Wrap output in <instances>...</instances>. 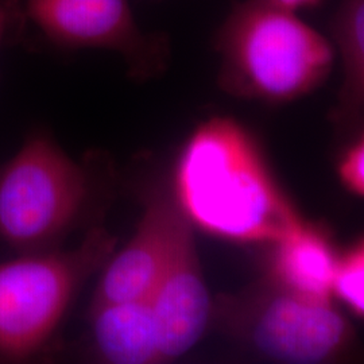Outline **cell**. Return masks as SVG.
<instances>
[{
	"mask_svg": "<svg viewBox=\"0 0 364 364\" xmlns=\"http://www.w3.org/2000/svg\"><path fill=\"white\" fill-rule=\"evenodd\" d=\"M176 195L193 227L231 242L274 245L306 224L234 117H209L189 135L176 168Z\"/></svg>",
	"mask_w": 364,
	"mask_h": 364,
	"instance_id": "6da1fadb",
	"label": "cell"
},
{
	"mask_svg": "<svg viewBox=\"0 0 364 364\" xmlns=\"http://www.w3.org/2000/svg\"><path fill=\"white\" fill-rule=\"evenodd\" d=\"M212 43L219 57L221 91L264 105L309 96L336 65L326 34L270 0L235 3Z\"/></svg>",
	"mask_w": 364,
	"mask_h": 364,
	"instance_id": "7a4b0ae2",
	"label": "cell"
},
{
	"mask_svg": "<svg viewBox=\"0 0 364 364\" xmlns=\"http://www.w3.org/2000/svg\"><path fill=\"white\" fill-rule=\"evenodd\" d=\"M115 247L117 239L96 227L73 250L23 254L0 263V353L18 360L37 353L60 326L78 287Z\"/></svg>",
	"mask_w": 364,
	"mask_h": 364,
	"instance_id": "3957f363",
	"label": "cell"
},
{
	"mask_svg": "<svg viewBox=\"0 0 364 364\" xmlns=\"http://www.w3.org/2000/svg\"><path fill=\"white\" fill-rule=\"evenodd\" d=\"M91 195L88 171L45 134H34L0 170V237L23 254L52 250Z\"/></svg>",
	"mask_w": 364,
	"mask_h": 364,
	"instance_id": "277c9868",
	"label": "cell"
},
{
	"mask_svg": "<svg viewBox=\"0 0 364 364\" xmlns=\"http://www.w3.org/2000/svg\"><path fill=\"white\" fill-rule=\"evenodd\" d=\"M213 314L248 348L278 362H338L355 344L350 321L331 301L302 297L274 282L223 297L213 304Z\"/></svg>",
	"mask_w": 364,
	"mask_h": 364,
	"instance_id": "5b68a950",
	"label": "cell"
},
{
	"mask_svg": "<svg viewBox=\"0 0 364 364\" xmlns=\"http://www.w3.org/2000/svg\"><path fill=\"white\" fill-rule=\"evenodd\" d=\"M27 11L54 45L117 53L131 77H156L169 64L168 36L144 31L129 0H27Z\"/></svg>",
	"mask_w": 364,
	"mask_h": 364,
	"instance_id": "8992f818",
	"label": "cell"
},
{
	"mask_svg": "<svg viewBox=\"0 0 364 364\" xmlns=\"http://www.w3.org/2000/svg\"><path fill=\"white\" fill-rule=\"evenodd\" d=\"M150 302L162 363L191 351L210 323L213 302L203 277L193 225L186 216L150 294Z\"/></svg>",
	"mask_w": 364,
	"mask_h": 364,
	"instance_id": "52a82bcc",
	"label": "cell"
},
{
	"mask_svg": "<svg viewBox=\"0 0 364 364\" xmlns=\"http://www.w3.org/2000/svg\"><path fill=\"white\" fill-rule=\"evenodd\" d=\"M183 219L177 203L150 198L130 242L107 260L91 308L150 297Z\"/></svg>",
	"mask_w": 364,
	"mask_h": 364,
	"instance_id": "ba28073f",
	"label": "cell"
},
{
	"mask_svg": "<svg viewBox=\"0 0 364 364\" xmlns=\"http://www.w3.org/2000/svg\"><path fill=\"white\" fill-rule=\"evenodd\" d=\"M97 358L111 364L162 363L150 297L91 308Z\"/></svg>",
	"mask_w": 364,
	"mask_h": 364,
	"instance_id": "9c48e42d",
	"label": "cell"
},
{
	"mask_svg": "<svg viewBox=\"0 0 364 364\" xmlns=\"http://www.w3.org/2000/svg\"><path fill=\"white\" fill-rule=\"evenodd\" d=\"M273 282L302 297L331 301L336 252L326 235L305 224L274 243Z\"/></svg>",
	"mask_w": 364,
	"mask_h": 364,
	"instance_id": "30bf717a",
	"label": "cell"
},
{
	"mask_svg": "<svg viewBox=\"0 0 364 364\" xmlns=\"http://www.w3.org/2000/svg\"><path fill=\"white\" fill-rule=\"evenodd\" d=\"M326 36L341 69L332 122L340 129H355L364 111V0H338Z\"/></svg>",
	"mask_w": 364,
	"mask_h": 364,
	"instance_id": "8fae6325",
	"label": "cell"
},
{
	"mask_svg": "<svg viewBox=\"0 0 364 364\" xmlns=\"http://www.w3.org/2000/svg\"><path fill=\"white\" fill-rule=\"evenodd\" d=\"M332 294H335L356 317L364 314V242L358 239L336 255L332 275Z\"/></svg>",
	"mask_w": 364,
	"mask_h": 364,
	"instance_id": "7c38bea8",
	"label": "cell"
},
{
	"mask_svg": "<svg viewBox=\"0 0 364 364\" xmlns=\"http://www.w3.org/2000/svg\"><path fill=\"white\" fill-rule=\"evenodd\" d=\"M338 177L352 195L364 196V139L363 134L350 144L338 162Z\"/></svg>",
	"mask_w": 364,
	"mask_h": 364,
	"instance_id": "4fadbf2b",
	"label": "cell"
},
{
	"mask_svg": "<svg viewBox=\"0 0 364 364\" xmlns=\"http://www.w3.org/2000/svg\"><path fill=\"white\" fill-rule=\"evenodd\" d=\"M279 7H284L290 11L299 13L304 10H311L323 3V0H270Z\"/></svg>",
	"mask_w": 364,
	"mask_h": 364,
	"instance_id": "5bb4252c",
	"label": "cell"
},
{
	"mask_svg": "<svg viewBox=\"0 0 364 364\" xmlns=\"http://www.w3.org/2000/svg\"><path fill=\"white\" fill-rule=\"evenodd\" d=\"M9 23V18H7V10L3 7V4L0 3V45H1V39L4 37L6 28Z\"/></svg>",
	"mask_w": 364,
	"mask_h": 364,
	"instance_id": "9a60e30c",
	"label": "cell"
}]
</instances>
